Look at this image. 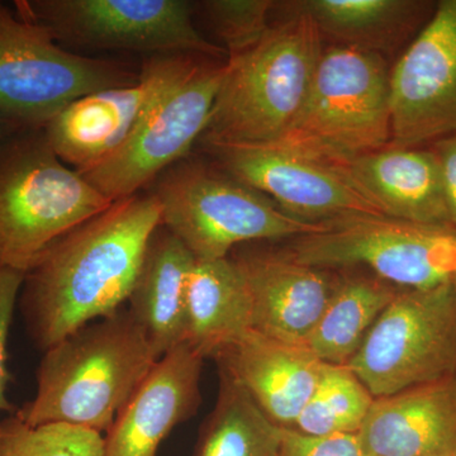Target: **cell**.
<instances>
[{
    "label": "cell",
    "instance_id": "cell-1",
    "mask_svg": "<svg viewBox=\"0 0 456 456\" xmlns=\"http://www.w3.org/2000/svg\"><path fill=\"white\" fill-rule=\"evenodd\" d=\"M160 222L158 200L140 191L116 200L44 250L25 273L18 298L36 347L45 353L123 308Z\"/></svg>",
    "mask_w": 456,
    "mask_h": 456
},
{
    "label": "cell",
    "instance_id": "cell-2",
    "mask_svg": "<svg viewBox=\"0 0 456 456\" xmlns=\"http://www.w3.org/2000/svg\"><path fill=\"white\" fill-rule=\"evenodd\" d=\"M158 360L145 330L121 308L45 351L35 397L14 415L29 426L62 422L107 434Z\"/></svg>",
    "mask_w": 456,
    "mask_h": 456
},
{
    "label": "cell",
    "instance_id": "cell-3",
    "mask_svg": "<svg viewBox=\"0 0 456 456\" xmlns=\"http://www.w3.org/2000/svg\"><path fill=\"white\" fill-rule=\"evenodd\" d=\"M288 17L241 55L230 57L208 125L198 145L275 146L301 112L323 41L307 14Z\"/></svg>",
    "mask_w": 456,
    "mask_h": 456
},
{
    "label": "cell",
    "instance_id": "cell-4",
    "mask_svg": "<svg viewBox=\"0 0 456 456\" xmlns=\"http://www.w3.org/2000/svg\"><path fill=\"white\" fill-rule=\"evenodd\" d=\"M66 165L42 128L0 143V266L26 273L59 237L112 206Z\"/></svg>",
    "mask_w": 456,
    "mask_h": 456
},
{
    "label": "cell",
    "instance_id": "cell-5",
    "mask_svg": "<svg viewBox=\"0 0 456 456\" xmlns=\"http://www.w3.org/2000/svg\"><path fill=\"white\" fill-rule=\"evenodd\" d=\"M391 69L379 53L323 49L310 92L279 149L338 167L391 145Z\"/></svg>",
    "mask_w": 456,
    "mask_h": 456
},
{
    "label": "cell",
    "instance_id": "cell-6",
    "mask_svg": "<svg viewBox=\"0 0 456 456\" xmlns=\"http://www.w3.org/2000/svg\"><path fill=\"white\" fill-rule=\"evenodd\" d=\"M147 191L160 207L161 226L196 260L224 259L239 246L290 240L326 226L287 215L217 164L191 155L161 173Z\"/></svg>",
    "mask_w": 456,
    "mask_h": 456
},
{
    "label": "cell",
    "instance_id": "cell-7",
    "mask_svg": "<svg viewBox=\"0 0 456 456\" xmlns=\"http://www.w3.org/2000/svg\"><path fill=\"white\" fill-rule=\"evenodd\" d=\"M283 250L305 265L360 269L401 289H428L456 277V228L367 216L288 240Z\"/></svg>",
    "mask_w": 456,
    "mask_h": 456
},
{
    "label": "cell",
    "instance_id": "cell-8",
    "mask_svg": "<svg viewBox=\"0 0 456 456\" xmlns=\"http://www.w3.org/2000/svg\"><path fill=\"white\" fill-rule=\"evenodd\" d=\"M137 79L119 62L70 53L44 27L0 2L2 116L42 128L77 99Z\"/></svg>",
    "mask_w": 456,
    "mask_h": 456
},
{
    "label": "cell",
    "instance_id": "cell-9",
    "mask_svg": "<svg viewBox=\"0 0 456 456\" xmlns=\"http://www.w3.org/2000/svg\"><path fill=\"white\" fill-rule=\"evenodd\" d=\"M13 7L61 46L228 59L200 31L187 0H17Z\"/></svg>",
    "mask_w": 456,
    "mask_h": 456
},
{
    "label": "cell",
    "instance_id": "cell-10",
    "mask_svg": "<svg viewBox=\"0 0 456 456\" xmlns=\"http://www.w3.org/2000/svg\"><path fill=\"white\" fill-rule=\"evenodd\" d=\"M347 367L374 398L456 375V288L401 289Z\"/></svg>",
    "mask_w": 456,
    "mask_h": 456
},
{
    "label": "cell",
    "instance_id": "cell-11",
    "mask_svg": "<svg viewBox=\"0 0 456 456\" xmlns=\"http://www.w3.org/2000/svg\"><path fill=\"white\" fill-rule=\"evenodd\" d=\"M226 61L202 59L152 110L116 154L77 171L110 202L140 193L161 173L191 155L211 117Z\"/></svg>",
    "mask_w": 456,
    "mask_h": 456
},
{
    "label": "cell",
    "instance_id": "cell-12",
    "mask_svg": "<svg viewBox=\"0 0 456 456\" xmlns=\"http://www.w3.org/2000/svg\"><path fill=\"white\" fill-rule=\"evenodd\" d=\"M204 57H147L139 79L77 99L42 127L53 151L69 167L86 171L122 149L171 88Z\"/></svg>",
    "mask_w": 456,
    "mask_h": 456
},
{
    "label": "cell",
    "instance_id": "cell-13",
    "mask_svg": "<svg viewBox=\"0 0 456 456\" xmlns=\"http://www.w3.org/2000/svg\"><path fill=\"white\" fill-rule=\"evenodd\" d=\"M393 147H428L456 134V0L435 3L391 69Z\"/></svg>",
    "mask_w": 456,
    "mask_h": 456
},
{
    "label": "cell",
    "instance_id": "cell-14",
    "mask_svg": "<svg viewBox=\"0 0 456 456\" xmlns=\"http://www.w3.org/2000/svg\"><path fill=\"white\" fill-rule=\"evenodd\" d=\"M206 151L221 169L298 220L329 224L383 216L340 170L329 165L274 146L212 147Z\"/></svg>",
    "mask_w": 456,
    "mask_h": 456
},
{
    "label": "cell",
    "instance_id": "cell-15",
    "mask_svg": "<svg viewBox=\"0 0 456 456\" xmlns=\"http://www.w3.org/2000/svg\"><path fill=\"white\" fill-rule=\"evenodd\" d=\"M248 285L253 330L303 345L322 316L338 272L305 265L283 248L246 244L230 255Z\"/></svg>",
    "mask_w": 456,
    "mask_h": 456
},
{
    "label": "cell",
    "instance_id": "cell-16",
    "mask_svg": "<svg viewBox=\"0 0 456 456\" xmlns=\"http://www.w3.org/2000/svg\"><path fill=\"white\" fill-rule=\"evenodd\" d=\"M204 360L187 342L161 356L107 431L104 456H156L202 403Z\"/></svg>",
    "mask_w": 456,
    "mask_h": 456
},
{
    "label": "cell",
    "instance_id": "cell-17",
    "mask_svg": "<svg viewBox=\"0 0 456 456\" xmlns=\"http://www.w3.org/2000/svg\"><path fill=\"white\" fill-rule=\"evenodd\" d=\"M218 369L236 380L264 415L281 428H292L325 362L303 345L289 344L250 330L216 359Z\"/></svg>",
    "mask_w": 456,
    "mask_h": 456
},
{
    "label": "cell",
    "instance_id": "cell-18",
    "mask_svg": "<svg viewBox=\"0 0 456 456\" xmlns=\"http://www.w3.org/2000/svg\"><path fill=\"white\" fill-rule=\"evenodd\" d=\"M358 436L367 456H454L456 375L375 398Z\"/></svg>",
    "mask_w": 456,
    "mask_h": 456
},
{
    "label": "cell",
    "instance_id": "cell-19",
    "mask_svg": "<svg viewBox=\"0 0 456 456\" xmlns=\"http://www.w3.org/2000/svg\"><path fill=\"white\" fill-rule=\"evenodd\" d=\"M383 216L452 226L439 160L431 147H393L336 167Z\"/></svg>",
    "mask_w": 456,
    "mask_h": 456
},
{
    "label": "cell",
    "instance_id": "cell-20",
    "mask_svg": "<svg viewBox=\"0 0 456 456\" xmlns=\"http://www.w3.org/2000/svg\"><path fill=\"white\" fill-rule=\"evenodd\" d=\"M194 263L173 233L161 224L156 228L127 302L159 359L184 342L187 285Z\"/></svg>",
    "mask_w": 456,
    "mask_h": 456
},
{
    "label": "cell",
    "instance_id": "cell-21",
    "mask_svg": "<svg viewBox=\"0 0 456 456\" xmlns=\"http://www.w3.org/2000/svg\"><path fill=\"white\" fill-rule=\"evenodd\" d=\"M250 330V294L232 257L196 260L188 278L184 342L216 360Z\"/></svg>",
    "mask_w": 456,
    "mask_h": 456
},
{
    "label": "cell",
    "instance_id": "cell-22",
    "mask_svg": "<svg viewBox=\"0 0 456 456\" xmlns=\"http://www.w3.org/2000/svg\"><path fill=\"white\" fill-rule=\"evenodd\" d=\"M288 7L302 12L322 41L386 56L428 22L435 3L419 0H302Z\"/></svg>",
    "mask_w": 456,
    "mask_h": 456
},
{
    "label": "cell",
    "instance_id": "cell-23",
    "mask_svg": "<svg viewBox=\"0 0 456 456\" xmlns=\"http://www.w3.org/2000/svg\"><path fill=\"white\" fill-rule=\"evenodd\" d=\"M399 290L365 270L338 272L334 293L305 346L325 364H349Z\"/></svg>",
    "mask_w": 456,
    "mask_h": 456
},
{
    "label": "cell",
    "instance_id": "cell-24",
    "mask_svg": "<svg viewBox=\"0 0 456 456\" xmlns=\"http://www.w3.org/2000/svg\"><path fill=\"white\" fill-rule=\"evenodd\" d=\"M217 401L191 456H279L283 428L264 415L245 389L218 369Z\"/></svg>",
    "mask_w": 456,
    "mask_h": 456
},
{
    "label": "cell",
    "instance_id": "cell-25",
    "mask_svg": "<svg viewBox=\"0 0 456 456\" xmlns=\"http://www.w3.org/2000/svg\"><path fill=\"white\" fill-rule=\"evenodd\" d=\"M374 399L347 365L323 364L316 389L290 430L310 436L359 434Z\"/></svg>",
    "mask_w": 456,
    "mask_h": 456
},
{
    "label": "cell",
    "instance_id": "cell-26",
    "mask_svg": "<svg viewBox=\"0 0 456 456\" xmlns=\"http://www.w3.org/2000/svg\"><path fill=\"white\" fill-rule=\"evenodd\" d=\"M103 434L83 426L51 422L29 426L11 415L0 421V456H104Z\"/></svg>",
    "mask_w": 456,
    "mask_h": 456
},
{
    "label": "cell",
    "instance_id": "cell-27",
    "mask_svg": "<svg viewBox=\"0 0 456 456\" xmlns=\"http://www.w3.org/2000/svg\"><path fill=\"white\" fill-rule=\"evenodd\" d=\"M277 3L272 0H204L194 12L204 18L228 59L246 53L268 33Z\"/></svg>",
    "mask_w": 456,
    "mask_h": 456
},
{
    "label": "cell",
    "instance_id": "cell-28",
    "mask_svg": "<svg viewBox=\"0 0 456 456\" xmlns=\"http://www.w3.org/2000/svg\"><path fill=\"white\" fill-rule=\"evenodd\" d=\"M25 273L0 266V411L12 412L13 406L7 398L11 374L8 369V341L14 310L20 298Z\"/></svg>",
    "mask_w": 456,
    "mask_h": 456
},
{
    "label": "cell",
    "instance_id": "cell-29",
    "mask_svg": "<svg viewBox=\"0 0 456 456\" xmlns=\"http://www.w3.org/2000/svg\"><path fill=\"white\" fill-rule=\"evenodd\" d=\"M279 456H367L358 434L310 436L283 428Z\"/></svg>",
    "mask_w": 456,
    "mask_h": 456
},
{
    "label": "cell",
    "instance_id": "cell-30",
    "mask_svg": "<svg viewBox=\"0 0 456 456\" xmlns=\"http://www.w3.org/2000/svg\"><path fill=\"white\" fill-rule=\"evenodd\" d=\"M430 147L439 160L450 224L456 228V134Z\"/></svg>",
    "mask_w": 456,
    "mask_h": 456
},
{
    "label": "cell",
    "instance_id": "cell-31",
    "mask_svg": "<svg viewBox=\"0 0 456 456\" xmlns=\"http://www.w3.org/2000/svg\"><path fill=\"white\" fill-rule=\"evenodd\" d=\"M23 130H26V128L20 126V123L12 121V119L0 114V143L11 139L12 136Z\"/></svg>",
    "mask_w": 456,
    "mask_h": 456
},
{
    "label": "cell",
    "instance_id": "cell-32",
    "mask_svg": "<svg viewBox=\"0 0 456 456\" xmlns=\"http://www.w3.org/2000/svg\"><path fill=\"white\" fill-rule=\"evenodd\" d=\"M452 283H454L455 288H456V277L454 278V281H452Z\"/></svg>",
    "mask_w": 456,
    "mask_h": 456
},
{
    "label": "cell",
    "instance_id": "cell-33",
    "mask_svg": "<svg viewBox=\"0 0 456 456\" xmlns=\"http://www.w3.org/2000/svg\"><path fill=\"white\" fill-rule=\"evenodd\" d=\"M454 456H456V454Z\"/></svg>",
    "mask_w": 456,
    "mask_h": 456
}]
</instances>
